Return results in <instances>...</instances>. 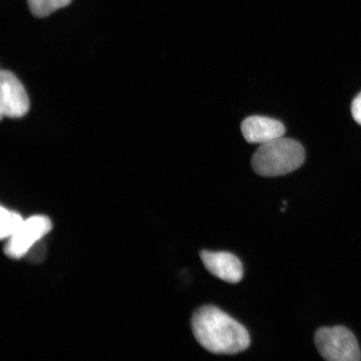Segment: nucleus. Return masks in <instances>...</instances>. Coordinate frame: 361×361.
<instances>
[{
    "mask_svg": "<svg viewBox=\"0 0 361 361\" xmlns=\"http://www.w3.org/2000/svg\"><path fill=\"white\" fill-rule=\"evenodd\" d=\"M71 1L72 0H28V4L33 16L44 18L69 6Z\"/></svg>",
    "mask_w": 361,
    "mask_h": 361,
    "instance_id": "obj_8",
    "label": "nucleus"
},
{
    "mask_svg": "<svg viewBox=\"0 0 361 361\" xmlns=\"http://www.w3.org/2000/svg\"><path fill=\"white\" fill-rule=\"evenodd\" d=\"M39 241L31 248L28 252V254L25 257L28 256L30 261L33 263H37V262H42L45 256V247L42 245V242Z\"/></svg>",
    "mask_w": 361,
    "mask_h": 361,
    "instance_id": "obj_10",
    "label": "nucleus"
},
{
    "mask_svg": "<svg viewBox=\"0 0 361 361\" xmlns=\"http://www.w3.org/2000/svg\"><path fill=\"white\" fill-rule=\"evenodd\" d=\"M52 223L47 216L36 215L24 221L21 227L8 239L4 252L12 259L24 258L36 243L51 231Z\"/></svg>",
    "mask_w": 361,
    "mask_h": 361,
    "instance_id": "obj_4",
    "label": "nucleus"
},
{
    "mask_svg": "<svg viewBox=\"0 0 361 361\" xmlns=\"http://www.w3.org/2000/svg\"><path fill=\"white\" fill-rule=\"evenodd\" d=\"M200 257L206 269L214 276L231 283L242 281L243 268L237 256L228 252L203 250Z\"/></svg>",
    "mask_w": 361,
    "mask_h": 361,
    "instance_id": "obj_6",
    "label": "nucleus"
},
{
    "mask_svg": "<svg viewBox=\"0 0 361 361\" xmlns=\"http://www.w3.org/2000/svg\"><path fill=\"white\" fill-rule=\"evenodd\" d=\"M242 133L248 143L260 145L283 137L286 128L281 121L267 116H254L243 121Z\"/></svg>",
    "mask_w": 361,
    "mask_h": 361,
    "instance_id": "obj_7",
    "label": "nucleus"
},
{
    "mask_svg": "<svg viewBox=\"0 0 361 361\" xmlns=\"http://www.w3.org/2000/svg\"><path fill=\"white\" fill-rule=\"evenodd\" d=\"M320 355L329 361H359L361 352L353 333L345 326L323 327L314 336Z\"/></svg>",
    "mask_w": 361,
    "mask_h": 361,
    "instance_id": "obj_3",
    "label": "nucleus"
},
{
    "mask_svg": "<svg viewBox=\"0 0 361 361\" xmlns=\"http://www.w3.org/2000/svg\"><path fill=\"white\" fill-rule=\"evenodd\" d=\"M0 219H1V232L0 236L1 239H8L13 235L21 227L24 219L20 214L15 211H11L1 207V213H0Z\"/></svg>",
    "mask_w": 361,
    "mask_h": 361,
    "instance_id": "obj_9",
    "label": "nucleus"
},
{
    "mask_svg": "<svg viewBox=\"0 0 361 361\" xmlns=\"http://www.w3.org/2000/svg\"><path fill=\"white\" fill-rule=\"evenodd\" d=\"M192 329L197 342L211 353L234 355L250 345L247 329L214 305L202 306L195 311Z\"/></svg>",
    "mask_w": 361,
    "mask_h": 361,
    "instance_id": "obj_1",
    "label": "nucleus"
},
{
    "mask_svg": "<svg viewBox=\"0 0 361 361\" xmlns=\"http://www.w3.org/2000/svg\"><path fill=\"white\" fill-rule=\"evenodd\" d=\"M351 112L356 123L361 125V92L352 102Z\"/></svg>",
    "mask_w": 361,
    "mask_h": 361,
    "instance_id": "obj_11",
    "label": "nucleus"
},
{
    "mask_svg": "<svg viewBox=\"0 0 361 361\" xmlns=\"http://www.w3.org/2000/svg\"><path fill=\"white\" fill-rule=\"evenodd\" d=\"M30 109L28 96L16 76L8 71L0 74V114L1 116L19 118Z\"/></svg>",
    "mask_w": 361,
    "mask_h": 361,
    "instance_id": "obj_5",
    "label": "nucleus"
},
{
    "mask_svg": "<svg viewBox=\"0 0 361 361\" xmlns=\"http://www.w3.org/2000/svg\"><path fill=\"white\" fill-rule=\"evenodd\" d=\"M305 152L300 142L281 137L263 144L255 153L252 166L262 177H279L297 170L304 164Z\"/></svg>",
    "mask_w": 361,
    "mask_h": 361,
    "instance_id": "obj_2",
    "label": "nucleus"
}]
</instances>
